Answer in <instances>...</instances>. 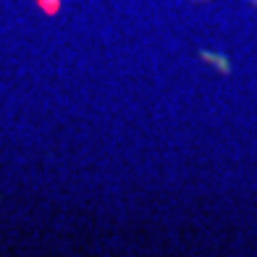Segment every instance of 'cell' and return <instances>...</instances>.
<instances>
[{"mask_svg": "<svg viewBox=\"0 0 257 257\" xmlns=\"http://www.w3.org/2000/svg\"><path fill=\"white\" fill-rule=\"evenodd\" d=\"M252 3H257V0H252Z\"/></svg>", "mask_w": 257, "mask_h": 257, "instance_id": "3957f363", "label": "cell"}, {"mask_svg": "<svg viewBox=\"0 0 257 257\" xmlns=\"http://www.w3.org/2000/svg\"><path fill=\"white\" fill-rule=\"evenodd\" d=\"M200 58H202V61H207V63H213L215 68H220L223 74H228V71H231L228 61H226L223 55H218V53H207V50H202V53H200Z\"/></svg>", "mask_w": 257, "mask_h": 257, "instance_id": "6da1fadb", "label": "cell"}, {"mask_svg": "<svg viewBox=\"0 0 257 257\" xmlns=\"http://www.w3.org/2000/svg\"><path fill=\"white\" fill-rule=\"evenodd\" d=\"M37 6L45 11V14H58V8H61V0H37Z\"/></svg>", "mask_w": 257, "mask_h": 257, "instance_id": "7a4b0ae2", "label": "cell"}]
</instances>
